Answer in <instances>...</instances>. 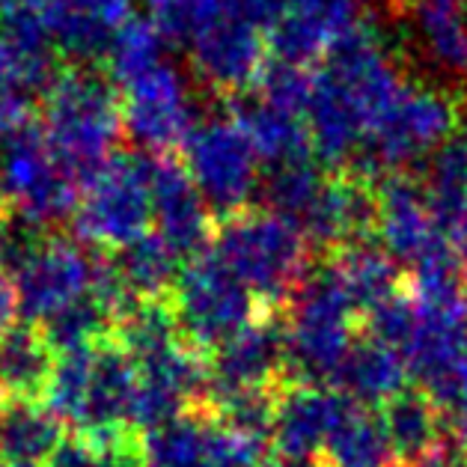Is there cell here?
I'll return each instance as SVG.
<instances>
[{
  "mask_svg": "<svg viewBox=\"0 0 467 467\" xmlns=\"http://www.w3.org/2000/svg\"><path fill=\"white\" fill-rule=\"evenodd\" d=\"M405 78L408 72L372 21L327 60L313 66L304 122L318 161L355 167L372 119Z\"/></svg>",
  "mask_w": 467,
  "mask_h": 467,
  "instance_id": "1",
  "label": "cell"
},
{
  "mask_svg": "<svg viewBox=\"0 0 467 467\" xmlns=\"http://www.w3.org/2000/svg\"><path fill=\"white\" fill-rule=\"evenodd\" d=\"M146 18L218 93L256 87L271 63L268 30L247 0H146Z\"/></svg>",
  "mask_w": 467,
  "mask_h": 467,
  "instance_id": "2",
  "label": "cell"
},
{
  "mask_svg": "<svg viewBox=\"0 0 467 467\" xmlns=\"http://www.w3.org/2000/svg\"><path fill=\"white\" fill-rule=\"evenodd\" d=\"M36 125L54 161L84 188L125 138L119 89L89 63L60 66L36 101Z\"/></svg>",
  "mask_w": 467,
  "mask_h": 467,
  "instance_id": "3",
  "label": "cell"
},
{
  "mask_svg": "<svg viewBox=\"0 0 467 467\" xmlns=\"http://www.w3.org/2000/svg\"><path fill=\"white\" fill-rule=\"evenodd\" d=\"M45 405L63 426L84 438L134 435L138 369L117 339L57 355Z\"/></svg>",
  "mask_w": 467,
  "mask_h": 467,
  "instance_id": "4",
  "label": "cell"
},
{
  "mask_svg": "<svg viewBox=\"0 0 467 467\" xmlns=\"http://www.w3.org/2000/svg\"><path fill=\"white\" fill-rule=\"evenodd\" d=\"M455 131L459 105L447 89L408 75L369 125L351 170L367 182L372 176H408V170L429 164Z\"/></svg>",
  "mask_w": 467,
  "mask_h": 467,
  "instance_id": "5",
  "label": "cell"
},
{
  "mask_svg": "<svg viewBox=\"0 0 467 467\" xmlns=\"http://www.w3.org/2000/svg\"><path fill=\"white\" fill-rule=\"evenodd\" d=\"M358 306L339 280L334 262L310 268L289 295V313L283 318L286 369L301 384H327L355 346Z\"/></svg>",
  "mask_w": 467,
  "mask_h": 467,
  "instance_id": "6",
  "label": "cell"
},
{
  "mask_svg": "<svg viewBox=\"0 0 467 467\" xmlns=\"http://www.w3.org/2000/svg\"><path fill=\"white\" fill-rule=\"evenodd\" d=\"M304 233L271 209H244L223 218L209 250L262 304H280L310 271Z\"/></svg>",
  "mask_w": 467,
  "mask_h": 467,
  "instance_id": "7",
  "label": "cell"
},
{
  "mask_svg": "<svg viewBox=\"0 0 467 467\" xmlns=\"http://www.w3.org/2000/svg\"><path fill=\"white\" fill-rule=\"evenodd\" d=\"M150 164V155H117L84 182L72 221L87 247L119 254L152 233Z\"/></svg>",
  "mask_w": 467,
  "mask_h": 467,
  "instance_id": "8",
  "label": "cell"
},
{
  "mask_svg": "<svg viewBox=\"0 0 467 467\" xmlns=\"http://www.w3.org/2000/svg\"><path fill=\"white\" fill-rule=\"evenodd\" d=\"M182 167L209 209L226 218L250 209L262 191V161L233 110L197 119L182 143Z\"/></svg>",
  "mask_w": 467,
  "mask_h": 467,
  "instance_id": "9",
  "label": "cell"
},
{
  "mask_svg": "<svg viewBox=\"0 0 467 467\" xmlns=\"http://www.w3.org/2000/svg\"><path fill=\"white\" fill-rule=\"evenodd\" d=\"M182 339L197 351H214L238 330L256 322V298L226 271L206 247L193 256L170 295Z\"/></svg>",
  "mask_w": 467,
  "mask_h": 467,
  "instance_id": "10",
  "label": "cell"
},
{
  "mask_svg": "<svg viewBox=\"0 0 467 467\" xmlns=\"http://www.w3.org/2000/svg\"><path fill=\"white\" fill-rule=\"evenodd\" d=\"M119 105L125 138L150 155L182 150L200 119L193 75L170 57L134 81L122 84Z\"/></svg>",
  "mask_w": 467,
  "mask_h": 467,
  "instance_id": "11",
  "label": "cell"
},
{
  "mask_svg": "<svg viewBox=\"0 0 467 467\" xmlns=\"http://www.w3.org/2000/svg\"><path fill=\"white\" fill-rule=\"evenodd\" d=\"M78 197H81V185L54 161L36 119L0 140V200L4 202L48 230L72 218Z\"/></svg>",
  "mask_w": 467,
  "mask_h": 467,
  "instance_id": "12",
  "label": "cell"
},
{
  "mask_svg": "<svg viewBox=\"0 0 467 467\" xmlns=\"http://www.w3.org/2000/svg\"><path fill=\"white\" fill-rule=\"evenodd\" d=\"M262 452L265 438L200 408L140 438V467H262Z\"/></svg>",
  "mask_w": 467,
  "mask_h": 467,
  "instance_id": "13",
  "label": "cell"
},
{
  "mask_svg": "<svg viewBox=\"0 0 467 467\" xmlns=\"http://www.w3.org/2000/svg\"><path fill=\"white\" fill-rule=\"evenodd\" d=\"M417 306V327L405 348L420 393L443 411L467 405V295L455 304Z\"/></svg>",
  "mask_w": 467,
  "mask_h": 467,
  "instance_id": "14",
  "label": "cell"
},
{
  "mask_svg": "<svg viewBox=\"0 0 467 467\" xmlns=\"http://www.w3.org/2000/svg\"><path fill=\"white\" fill-rule=\"evenodd\" d=\"M375 233L384 254L411 268V275L459 259L435 218L426 185L411 176H387L375 188Z\"/></svg>",
  "mask_w": 467,
  "mask_h": 467,
  "instance_id": "15",
  "label": "cell"
},
{
  "mask_svg": "<svg viewBox=\"0 0 467 467\" xmlns=\"http://www.w3.org/2000/svg\"><path fill=\"white\" fill-rule=\"evenodd\" d=\"M367 25L363 0H283L268 48L277 63L313 69Z\"/></svg>",
  "mask_w": 467,
  "mask_h": 467,
  "instance_id": "16",
  "label": "cell"
},
{
  "mask_svg": "<svg viewBox=\"0 0 467 467\" xmlns=\"http://www.w3.org/2000/svg\"><path fill=\"white\" fill-rule=\"evenodd\" d=\"M99 259L89 247L63 235H48L45 244L16 275L18 316L30 325H45L51 316L93 292Z\"/></svg>",
  "mask_w": 467,
  "mask_h": 467,
  "instance_id": "17",
  "label": "cell"
},
{
  "mask_svg": "<svg viewBox=\"0 0 467 467\" xmlns=\"http://www.w3.org/2000/svg\"><path fill=\"white\" fill-rule=\"evenodd\" d=\"M286 339L283 322L256 318L221 348L212 351L209 360V399L214 405L226 399L277 393L286 375Z\"/></svg>",
  "mask_w": 467,
  "mask_h": 467,
  "instance_id": "18",
  "label": "cell"
},
{
  "mask_svg": "<svg viewBox=\"0 0 467 467\" xmlns=\"http://www.w3.org/2000/svg\"><path fill=\"white\" fill-rule=\"evenodd\" d=\"M355 402L327 384L280 387L271 417V441L283 462L306 464L325 455L330 435L348 417Z\"/></svg>",
  "mask_w": 467,
  "mask_h": 467,
  "instance_id": "19",
  "label": "cell"
},
{
  "mask_svg": "<svg viewBox=\"0 0 467 467\" xmlns=\"http://www.w3.org/2000/svg\"><path fill=\"white\" fill-rule=\"evenodd\" d=\"M152 223L155 235L176 250L182 259L200 256L212 244V209L185 173V167L167 155H152Z\"/></svg>",
  "mask_w": 467,
  "mask_h": 467,
  "instance_id": "20",
  "label": "cell"
},
{
  "mask_svg": "<svg viewBox=\"0 0 467 467\" xmlns=\"http://www.w3.org/2000/svg\"><path fill=\"white\" fill-rule=\"evenodd\" d=\"M408 48L438 81H467V0H405Z\"/></svg>",
  "mask_w": 467,
  "mask_h": 467,
  "instance_id": "21",
  "label": "cell"
},
{
  "mask_svg": "<svg viewBox=\"0 0 467 467\" xmlns=\"http://www.w3.org/2000/svg\"><path fill=\"white\" fill-rule=\"evenodd\" d=\"M235 119L242 122L250 146L256 150L262 167L283 170L295 164L316 161L310 131H306L304 113L275 105V101L254 96L233 108Z\"/></svg>",
  "mask_w": 467,
  "mask_h": 467,
  "instance_id": "22",
  "label": "cell"
},
{
  "mask_svg": "<svg viewBox=\"0 0 467 467\" xmlns=\"http://www.w3.org/2000/svg\"><path fill=\"white\" fill-rule=\"evenodd\" d=\"M408 360L399 348L381 343V339H355L348 358L337 372V390L346 393L360 408H384L390 399L405 393Z\"/></svg>",
  "mask_w": 467,
  "mask_h": 467,
  "instance_id": "23",
  "label": "cell"
},
{
  "mask_svg": "<svg viewBox=\"0 0 467 467\" xmlns=\"http://www.w3.org/2000/svg\"><path fill=\"white\" fill-rule=\"evenodd\" d=\"M63 443V423L42 399L0 402V464L39 467L48 464Z\"/></svg>",
  "mask_w": 467,
  "mask_h": 467,
  "instance_id": "24",
  "label": "cell"
},
{
  "mask_svg": "<svg viewBox=\"0 0 467 467\" xmlns=\"http://www.w3.org/2000/svg\"><path fill=\"white\" fill-rule=\"evenodd\" d=\"M54 348L45 343L42 330L16 325L0 337V399H42L54 372Z\"/></svg>",
  "mask_w": 467,
  "mask_h": 467,
  "instance_id": "25",
  "label": "cell"
},
{
  "mask_svg": "<svg viewBox=\"0 0 467 467\" xmlns=\"http://www.w3.org/2000/svg\"><path fill=\"white\" fill-rule=\"evenodd\" d=\"M113 268L119 271L122 283L129 286L138 304H158L173 295L182 277V256L170 247L161 235L150 233L131 247L113 256Z\"/></svg>",
  "mask_w": 467,
  "mask_h": 467,
  "instance_id": "26",
  "label": "cell"
},
{
  "mask_svg": "<svg viewBox=\"0 0 467 467\" xmlns=\"http://www.w3.org/2000/svg\"><path fill=\"white\" fill-rule=\"evenodd\" d=\"M330 262H334L337 275L343 280L348 298L358 306L360 316L402 292L399 289V265L384 254L381 244H346L337 250Z\"/></svg>",
  "mask_w": 467,
  "mask_h": 467,
  "instance_id": "27",
  "label": "cell"
},
{
  "mask_svg": "<svg viewBox=\"0 0 467 467\" xmlns=\"http://www.w3.org/2000/svg\"><path fill=\"white\" fill-rule=\"evenodd\" d=\"M381 423L399 462H414L441 443V408L423 393H399L381 408Z\"/></svg>",
  "mask_w": 467,
  "mask_h": 467,
  "instance_id": "28",
  "label": "cell"
},
{
  "mask_svg": "<svg viewBox=\"0 0 467 467\" xmlns=\"http://www.w3.org/2000/svg\"><path fill=\"white\" fill-rule=\"evenodd\" d=\"M325 459L330 467H399L381 417L369 414L360 405L351 408L348 417L330 435Z\"/></svg>",
  "mask_w": 467,
  "mask_h": 467,
  "instance_id": "29",
  "label": "cell"
},
{
  "mask_svg": "<svg viewBox=\"0 0 467 467\" xmlns=\"http://www.w3.org/2000/svg\"><path fill=\"white\" fill-rule=\"evenodd\" d=\"M167 42L161 39V33L152 27V21L146 16H134L113 33V39L108 45L105 54V75L110 78L113 87H122L134 81L138 75L150 72L155 63L164 60Z\"/></svg>",
  "mask_w": 467,
  "mask_h": 467,
  "instance_id": "30",
  "label": "cell"
},
{
  "mask_svg": "<svg viewBox=\"0 0 467 467\" xmlns=\"http://www.w3.org/2000/svg\"><path fill=\"white\" fill-rule=\"evenodd\" d=\"M39 327L45 343L54 348V355H66V351H81L105 343L110 327H117V318L99 301L96 292H89L87 298L69 304Z\"/></svg>",
  "mask_w": 467,
  "mask_h": 467,
  "instance_id": "31",
  "label": "cell"
},
{
  "mask_svg": "<svg viewBox=\"0 0 467 467\" xmlns=\"http://www.w3.org/2000/svg\"><path fill=\"white\" fill-rule=\"evenodd\" d=\"M45 467H140V438H63Z\"/></svg>",
  "mask_w": 467,
  "mask_h": 467,
  "instance_id": "32",
  "label": "cell"
},
{
  "mask_svg": "<svg viewBox=\"0 0 467 467\" xmlns=\"http://www.w3.org/2000/svg\"><path fill=\"white\" fill-rule=\"evenodd\" d=\"M48 235L51 233L45 226L0 200V275L16 280V275L27 265L30 256L45 244Z\"/></svg>",
  "mask_w": 467,
  "mask_h": 467,
  "instance_id": "33",
  "label": "cell"
},
{
  "mask_svg": "<svg viewBox=\"0 0 467 467\" xmlns=\"http://www.w3.org/2000/svg\"><path fill=\"white\" fill-rule=\"evenodd\" d=\"M426 167V193L431 202H447L467 191V129L455 131Z\"/></svg>",
  "mask_w": 467,
  "mask_h": 467,
  "instance_id": "34",
  "label": "cell"
},
{
  "mask_svg": "<svg viewBox=\"0 0 467 467\" xmlns=\"http://www.w3.org/2000/svg\"><path fill=\"white\" fill-rule=\"evenodd\" d=\"M431 209H435V218L443 235H447L450 247L455 250V256H459L467 271V191H462L459 197L447 202H431Z\"/></svg>",
  "mask_w": 467,
  "mask_h": 467,
  "instance_id": "35",
  "label": "cell"
},
{
  "mask_svg": "<svg viewBox=\"0 0 467 467\" xmlns=\"http://www.w3.org/2000/svg\"><path fill=\"white\" fill-rule=\"evenodd\" d=\"M69 9H75L78 16H84L89 21H96L105 30L117 33L125 21L134 18V0H66Z\"/></svg>",
  "mask_w": 467,
  "mask_h": 467,
  "instance_id": "36",
  "label": "cell"
},
{
  "mask_svg": "<svg viewBox=\"0 0 467 467\" xmlns=\"http://www.w3.org/2000/svg\"><path fill=\"white\" fill-rule=\"evenodd\" d=\"M408 467H467V455L459 447H452V443L441 441L435 450H429L420 455V459L408 462Z\"/></svg>",
  "mask_w": 467,
  "mask_h": 467,
  "instance_id": "37",
  "label": "cell"
},
{
  "mask_svg": "<svg viewBox=\"0 0 467 467\" xmlns=\"http://www.w3.org/2000/svg\"><path fill=\"white\" fill-rule=\"evenodd\" d=\"M16 316H18V295H16V283L6 275H0V337L6 330L16 327Z\"/></svg>",
  "mask_w": 467,
  "mask_h": 467,
  "instance_id": "38",
  "label": "cell"
},
{
  "mask_svg": "<svg viewBox=\"0 0 467 467\" xmlns=\"http://www.w3.org/2000/svg\"><path fill=\"white\" fill-rule=\"evenodd\" d=\"M443 426L450 429L452 447H459L467 455V405H459V408H452V411H447Z\"/></svg>",
  "mask_w": 467,
  "mask_h": 467,
  "instance_id": "39",
  "label": "cell"
},
{
  "mask_svg": "<svg viewBox=\"0 0 467 467\" xmlns=\"http://www.w3.org/2000/svg\"><path fill=\"white\" fill-rule=\"evenodd\" d=\"M262 467H306V464H295V462H283V459H277V462H265Z\"/></svg>",
  "mask_w": 467,
  "mask_h": 467,
  "instance_id": "40",
  "label": "cell"
},
{
  "mask_svg": "<svg viewBox=\"0 0 467 467\" xmlns=\"http://www.w3.org/2000/svg\"><path fill=\"white\" fill-rule=\"evenodd\" d=\"M464 110H467V93H464Z\"/></svg>",
  "mask_w": 467,
  "mask_h": 467,
  "instance_id": "41",
  "label": "cell"
},
{
  "mask_svg": "<svg viewBox=\"0 0 467 467\" xmlns=\"http://www.w3.org/2000/svg\"><path fill=\"white\" fill-rule=\"evenodd\" d=\"M396 4H405V0H396Z\"/></svg>",
  "mask_w": 467,
  "mask_h": 467,
  "instance_id": "42",
  "label": "cell"
}]
</instances>
